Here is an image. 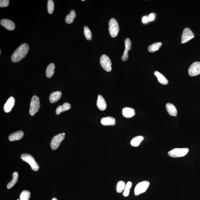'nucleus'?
I'll return each instance as SVG.
<instances>
[{"mask_svg": "<svg viewBox=\"0 0 200 200\" xmlns=\"http://www.w3.org/2000/svg\"><path fill=\"white\" fill-rule=\"evenodd\" d=\"M97 106L100 111H103L106 109V102L103 97L101 95H99L97 97Z\"/></svg>", "mask_w": 200, "mask_h": 200, "instance_id": "nucleus-14", "label": "nucleus"}, {"mask_svg": "<svg viewBox=\"0 0 200 200\" xmlns=\"http://www.w3.org/2000/svg\"><path fill=\"white\" fill-rule=\"evenodd\" d=\"M21 158L23 161L29 164L33 171H37L39 169V165L32 156L29 154H23L21 156Z\"/></svg>", "mask_w": 200, "mask_h": 200, "instance_id": "nucleus-2", "label": "nucleus"}, {"mask_svg": "<svg viewBox=\"0 0 200 200\" xmlns=\"http://www.w3.org/2000/svg\"><path fill=\"white\" fill-rule=\"evenodd\" d=\"M109 31L111 37H117L119 31V26L117 20L114 18H112L109 22Z\"/></svg>", "mask_w": 200, "mask_h": 200, "instance_id": "nucleus-3", "label": "nucleus"}, {"mask_svg": "<svg viewBox=\"0 0 200 200\" xmlns=\"http://www.w3.org/2000/svg\"><path fill=\"white\" fill-rule=\"evenodd\" d=\"M71 108V105L70 103L65 102L62 105H59L57 108L56 113L57 115H59L61 113L64 111H68Z\"/></svg>", "mask_w": 200, "mask_h": 200, "instance_id": "nucleus-19", "label": "nucleus"}, {"mask_svg": "<svg viewBox=\"0 0 200 200\" xmlns=\"http://www.w3.org/2000/svg\"><path fill=\"white\" fill-rule=\"evenodd\" d=\"M55 65L53 63L50 64L47 67L46 74L48 78H51L55 73Z\"/></svg>", "mask_w": 200, "mask_h": 200, "instance_id": "nucleus-24", "label": "nucleus"}, {"mask_svg": "<svg viewBox=\"0 0 200 200\" xmlns=\"http://www.w3.org/2000/svg\"><path fill=\"white\" fill-rule=\"evenodd\" d=\"M1 24L6 29L9 31L13 30L15 28V25L13 22L7 19H3L1 20Z\"/></svg>", "mask_w": 200, "mask_h": 200, "instance_id": "nucleus-12", "label": "nucleus"}, {"mask_svg": "<svg viewBox=\"0 0 200 200\" xmlns=\"http://www.w3.org/2000/svg\"><path fill=\"white\" fill-rule=\"evenodd\" d=\"M150 185V183L148 181L139 183L135 187L134 190L135 195L138 196L145 192L149 188Z\"/></svg>", "mask_w": 200, "mask_h": 200, "instance_id": "nucleus-6", "label": "nucleus"}, {"mask_svg": "<svg viewBox=\"0 0 200 200\" xmlns=\"http://www.w3.org/2000/svg\"><path fill=\"white\" fill-rule=\"evenodd\" d=\"M167 111L170 115L176 116L177 115V110L172 104L167 103L166 105Z\"/></svg>", "mask_w": 200, "mask_h": 200, "instance_id": "nucleus-20", "label": "nucleus"}, {"mask_svg": "<svg viewBox=\"0 0 200 200\" xmlns=\"http://www.w3.org/2000/svg\"><path fill=\"white\" fill-rule=\"evenodd\" d=\"M29 50V46L28 44H22L12 54L11 58L12 62L14 63L19 62L26 56Z\"/></svg>", "mask_w": 200, "mask_h": 200, "instance_id": "nucleus-1", "label": "nucleus"}, {"mask_svg": "<svg viewBox=\"0 0 200 200\" xmlns=\"http://www.w3.org/2000/svg\"><path fill=\"white\" fill-rule=\"evenodd\" d=\"M31 196V193L28 190H23L20 196V200H29Z\"/></svg>", "mask_w": 200, "mask_h": 200, "instance_id": "nucleus-28", "label": "nucleus"}, {"mask_svg": "<svg viewBox=\"0 0 200 200\" xmlns=\"http://www.w3.org/2000/svg\"><path fill=\"white\" fill-rule=\"evenodd\" d=\"M125 50H124L123 55L121 58V59L123 61H127L128 59L129 56L128 52L131 48V42L128 38L125 39Z\"/></svg>", "mask_w": 200, "mask_h": 200, "instance_id": "nucleus-11", "label": "nucleus"}, {"mask_svg": "<svg viewBox=\"0 0 200 200\" xmlns=\"http://www.w3.org/2000/svg\"><path fill=\"white\" fill-rule=\"evenodd\" d=\"M132 185V183L131 182L129 181L127 183L123 193V195L124 196L127 197L129 196Z\"/></svg>", "mask_w": 200, "mask_h": 200, "instance_id": "nucleus-29", "label": "nucleus"}, {"mask_svg": "<svg viewBox=\"0 0 200 200\" xmlns=\"http://www.w3.org/2000/svg\"><path fill=\"white\" fill-rule=\"evenodd\" d=\"M1 50H0V55H1Z\"/></svg>", "mask_w": 200, "mask_h": 200, "instance_id": "nucleus-36", "label": "nucleus"}, {"mask_svg": "<svg viewBox=\"0 0 200 200\" xmlns=\"http://www.w3.org/2000/svg\"><path fill=\"white\" fill-rule=\"evenodd\" d=\"M144 137L142 136H138L133 138L130 142V144L133 147H138L139 145L142 141L144 139Z\"/></svg>", "mask_w": 200, "mask_h": 200, "instance_id": "nucleus-23", "label": "nucleus"}, {"mask_svg": "<svg viewBox=\"0 0 200 200\" xmlns=\"http://www.w3.org/2000/svg\"><path fill=\"white\" fill-rule=\"evenodd\" d=\"M76 17V13L74 10H71L70 13L66 16L65 21L67 24H70L73 22Z\"/></svg>", "mask_w": 200, "mask_h": 200, "instance_id": "nucleus-22", "label": "nucleus"}, {"mask_svg": "<svg viewBox=\"0 0 200 200\" xmlns=\"http://www.w3.org/2000/svg\"><path fill=\"white\" fill-rule=\"evenodd\" d=\"M64 139V135L62 133H59L55 136L52 139L50 143L51 149L53 150L58 149Z\"/></svg>", "mask_w": 200, "mask_h": 200, "instance_id": "nucleus-8", "label": "nucleus"}, {"mask_svg": "<svg viewBox=\"0 0 200 200\" xmlns=\"http://www.w3.org/2000/svg\"><path fill=\"white\" fill-rule=\"evenodd\" d=\"M126 185L125 182L122 181H119L116 186V192L118 193H122L125 190Z\"/></svg>", "mask_w": 200, "mask_h": 200, "instance_id": "nucleus-27", "label": "nucleus"}, {"mask_svg": "<svg viewBox=\"0 0 200 200\" xmlns=\"http://www.w3.org/2000/svg\"><path fill=\"white\" fill-rule=\"evenodd\" d=\"M19 200V199H18V200Z\"/></svg>", "mask_w": 200, "mask_h": 200, "instance_id": "nucleus-39", "label": "nucleus"}, {"mask_svg": "<svg viewBox=\"0 0 200 200\" xmlns=\"http://www.w3.org/2000/svg\"><path fill=\"white\" fill-rule=\"evenodd\" d=\"M189 151L188 148H175L169 151L168 154L170 157L176 158L185 156L188 153Z\"/></svg>", "mask_w": 200, "mask_h": 200, "instance_id": "nucleus-5", "label": "nucleus"}, {"mask_svg": "<svg viewBox=\"0 0 200 200\" xmlns=\"http://www.w3.org/2000/svg\"><path fill=\"white\" fill-rule=\"evenodd\" d=\"M162 45L161 42H156V43H153L152 45L149 46L148 48V50L150 52H154L159 50Z\"/></svg>", "mask_w": 200, "mask_h": 200, "instance_id": "nucleus-26", "label": "nucleus"}, {"mask_svg": "<svg viewBox=\"0 0 200 200\" xmlns=\"http://www.w3.org/2000/svg\"><path fill=\"white\" fill-rule=\"evenodd\" d=\"M63 135H65V133H63Z\"/></svg>", "mask_w": 200, "mask_h": 200, "instance_id": "nucleus-37", "label": "nucleus"}, {"mask_svg": "<svg viewBox=\"0 0 200 200\" xmlns=\"http://www.w3.org/2000/svg\"><path fill=\"white\" fill-rule=\"evenodd\" d=\"M122 115L124 117L127 118H132L135 115V110L133 108L126 107L122 110Z\"/></svg>", "mask_w": 200, "mask_h": 200, "instance_id": "nucleus-18", "label": "nucleus"}, {"mask_svg": "<svg viewBox=\"0 0 200 200\" xmlns=\"http://www.w3.org/2000/svg\"><path fill=\"white\" fill-rule=\"evenodd\" d=\"M148 21H152L153 20H154L155 18V15L154 13H151L150 14V15H149L148 17Z\"/></svg>", "mask_w": 200, "mask_h": 200, "instance_id": "nucleus-33", "label": "nucleus"}, {"mask_svg": "<svg viewBox=\"0 0 200 200\" xmlns=\"http://www.w3.org/2000/svg\"><path fill=\"white\" fill-rule=\"evenodd\" d=\"M52 200H58L57 199H56V198H53L52 199Z\"/></svg>", "mask_w": 200, "mask_h": 200, "instance_id": "nucleus-35", "label": "nucleus"}, {"mask_svg": "<svg viewBox=\"0 0 200 200\" xmlns=\"http://www.w3.org/2000/svg\"><path fill=\"white\" fill-rule=\"evenodd\" d=\"M24 133L22 130L13 132L9 135V139L10 141L19 140L23 138Z\"/></svg>", "mask_w": 200, "mask_h": 200, "instance_id": "nucleus-15", "label": "nucleus"}, {"mask_svg": "<svg viewBox=\"0 0 200 200\" xmlns=\"http://www.w3.org/2000/svg\"><path fill=\"white\" fill-rule=\"evenodd\" d=\"M18 173L15 172L13 174V179L10 182H9L7 185V188L8 189H10L15 185L18 181Z\"/></svg>", "mask_w": 200, "mask_h": 200, "instance_id": "nucleus-25", "label": "nucleus"}, {"mask_svg": "<svg viewBox=\"0 0 200 200\" xmlns=\"http://www.w3.org/2000/svg\"><path fill=\"white\" fill-rule=\"evenodd\" d=\"M154 75L157 77L158 82L160 83L163 85H167L168 83V81L167 79L165 78L164 76L160 72L156 71L154 72Z\"/></svg>", "mask_w": 200, "mask_h": 200, "instance_id": "nucleus-21", "label": "nucleus"}, {"mask_svg": "<svg viewBox=\"0 0 200 200\" xmlns=\"http://www.w3.org/2000/svg\"><path fill=\"white\" fill-rule=\"evenodd\" d=\"M189 75L191 76H195L200 74V62L193 63L188 69Z\"/></svg>", "mask_w": 200, "mask_h": 200, "instance_id": "nucleus-10", "label": "nucleus"}, {"mask_svg": "<svg viewBox=\"0 0 200 200\" xmlns=\"http://www.w3.org/2000/svg\"><path fill=\"white\" fill-rule=\"evenodd\" d=\"M82 1H85V0H82Z\"/></svg>", "mask_w": 200, "mask_h": 200, "instance_id": "nucleus-38", "label": "nucleus"}, {"mask_svg": "<svg viewBox=\"0 0 200 200\" xmlns=\"http://www.w3.org/2000/svg\"><path fill=\"white\" fill-rule=\"evenodd\" d=\"M101 66L106 72H110L112 70V62L110 58L106 55H102L100 58Z\"/></svg>", "mask_w": 200, "mask_h": 200, "instance_id": "nucleus-7", "label": "nucleus"}, {"mask_svg": "<svg viewBox=\"0 0 200 200\" xmlns=\"http://www.w3.org/2000/svg\"><path fill=\"white\" fill-rule=\"evenodd\" d=\"M142 22L144 23H147L149 21L148 18L146 16L143 17V18H142Z\"/></svg>", "mask_w": 200, "mask_h": 200, "instance_id": "nucleus-34", "label": "nucleus"}, {"mask_svg": "<svg viewBox=\"0 0 200 200\" xmlns=\"http://www.w3.org/2000/svg\"><path fill=\"white\" fill-rule=\"evenodd\" d=\"M62 95V92L61 91H56V92L52 93L49 97V100L50 103H55L61 98Z\"/></svg>", "mask_w": 200, "mask_h": 200, "instance_id": "nucleus-17", "label": "nucleus"}, {"mask_svg": "<svg viewBox=\"0 0 200 200\" xmlns=\"http://www.w3.org/2000/svg\"><path fill=\"white\" fill-rule=\"evenodd\" d=\"M54 4L52 0H49L47 4V9L49 13L51 14L53 13L54 10Z\"/></svg>", "mask_w": 200, "mask_h": 200, "instance_id": "nucleus-31", "label": "nucleus"}, {"mask_svg": "<svg viewBox=\"0 0 200 200\" xmlns=\"http://www.w3.org/2000/svg\"><path fill=\"white\" fill-rule=\"evenodd\" d=\"M40 108V103L39 97L36 95L33 96L31 100L30 114L31 116H34L36 113L38 112Z\"/></svg>", "mask_w": 200, "mask_h": 200, "instance_id": "nucleus-4", "label": "nucleus"}, {"mask_svg": "<svg viewBox=\"0 0 200 200\" xmlns=\"http://www.w3.org/2000/svg\"><path fill=\"white\" fill-rule=\"evenodd\" d=\"M194 34L190 28H185L183 31L181 43L184 44L187 43L191 39L194 38Z\"/></svg>", "mask_w": 200, "mask_h": 200, "instance_id": "nucleus-9", "label": "nucleus"}, {"mask_svg": "<svg viewBox=\"0 0 200 200\" xmlns=\"http://www.w3.org/2000/svg\"><path fill=\"white\" fill-rule=\"evenodd\" d=\"M9 4V0H1L0 1V7H7Z\"/></svg>", "mask_w": 200, "mask_h": 200, "instance_id": "nucleus-32", "label": "nucleus"}, {"mask_svg": "<svg viewBox=\"0 0 200 200\" xmlns=\"http://www.w3.org/2000/svg\"><path fill=\"white\" fill-rule=\"evenodd\" d=\"M15 104V99L13 97H9L4 106V110L6 113H8L11 111Z\"/></svg>", "mask_w": 200, "mask_h": 200, "instance_id": "nucleus-13", "label": "nucleus"}, {"mask_svg": "<svg viewBox=\"0 0 200 200\" xmlns=\"http://www.w3.org/2000/svg\"><path fill=\"white\" fill-rule=\"evenodd\" d=\"M101 123L104 126H114L115 125V119L112 117L103 118L100 121Z\"/></svg>", "mask_w": 200, "mask_h": 200, "instance_id": "nucleus-16", "label": "nucleus"}, {"mask_svg": "<svg viewBox=\"0 0 200 200\" xmlns=\"http://www.w3.org/2000/svg\"><path fill=\"white\" fill-rule=\"evenodd\" d=\"M84 34L85 37L88 40H91L92 39V33L87 26H85L84 28Z\"/></svg>", "mask_w": 200, "mask_h": 200, "instance_id": "nucleus-30", "label": "nucleus"}]
</instances>
